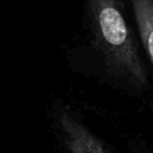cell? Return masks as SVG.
I'll use <instances>...</instances> for the list:
<instances>
[{"mask_svg":"<svg viewBox=\"0 0 153 153\" xmlns=\"http://www.w3.org/2000/svg\"><path fill=\"white\" fill-rule=\"evenodd\" d=\"M86 17L93 43L108 67L133 85L143 87L147 74L120 0H86Z\"/></svg>","mask_w":153,"mask_h":153,"instance_id":"1","label":"cell"},{"mask_svg":"<svg viewBox=\"0 0 153 153\" xmlns=\"http://www.w3.org/2000/svg\"><path fill=\"white\" fill-rule=\"evenodd\" d=\"M59 128L67 153H109L99 137L69 110L59 114Z\"/></svg>","mask_w":153,"mask_h":153,"instance_id":"2","label":"cell"},{"mask_svg":"<svg viewBox=\"0 0 153 153\" xmlns=\"http://www.w3.org/2000/svg\"><path fill=\"white\" fill-rule=\"evenodd\" d=\"M140 38L153 65V0H130Z\"/></svg>","mask_w":153,"mask_h":153,"instance_id":"3","label":"cell"}]
</instances>
